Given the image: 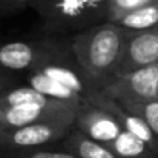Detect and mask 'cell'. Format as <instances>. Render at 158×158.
Masks as SVG:
<instances>
[{
	"label": "cell",
	"instance_id": "cell-1",
	"mask_svg": "<svg viewBox=\"0 0 158 158\" xmlns=\"http://www.w3.org/2000/svg\"><path fill=\"white\" fill-rule=\"evenodd\" d=\"M127 35L129 29L105 22L69 39V46L77 63L100 89L117 77Z\"/></svg>",
	"mask_w": 158,
	"mask_h": 158
},
{
	"label": "cell",
	"instance_id": "cell-14",
	"mask_svg": "<svg viewBox=\"0 0 158 158\" xmlns=\"http://www.w3.org/2000/svg\"><path fill=\"white\" fill-rule=\"evenodd\" d=\"M117 100V98H115ZM124 109L144 120L158 137V98L154 100H117Z\"/></svg>",
	"mask_w": 158,
	"mask_h": 158
},
{
	"label": "cell",
	"instance_id": "cell-4",
	"mask_svg": "<svg viewBox=\"0 0 158 158\" xmlns=\"http://www.w3.org/2000/svg\"><path fill=\"white\" fill-rule=\"evenodd\" d=\"M32 8L49 32H80L107 22V0H39Z\"/></svg>",
	"mask_w": 158,
	"mask_h": 158
},
{
	"label": "cell",
	"instance_id": "cell-17",
	"mask_svg": "<svg viewBox=\"0 0 158 158\" xmlns=\"http://www.w3.org/2000/svg\"><path fill=\"white\" fill-rule=\"evenodd\" d=\"M39 0H0V11H15L25 6H34Z\"/></svg>",
	"mask_w": 158,
	"mask_h": 158
},
{
	"label": "cell",
	"instance_id": "cell-18",
	"mask_svg": "<svg viewBox=\"0 0 158 158\" xmlns=\"http://www.w3.org/2000/svg\"><path fill=\"white\" fill-rule=\"evenodd\" d=\"M0 129H2V112H0Z\"/></svg>",
	"mask_w": 158,
	"mask_h": 158
},
{
	"label": "cell",
	"instance_id": "cell-5",
	"mask_svg": "<svg viewBox=\"0 0 158 158\" xmlns=\"http://www.w3.org/2000/svg\"><path fill=\"white\" fill-rule=\"evenodd\" d=\"M72 129L74 124L61 123H32L19 127H5L0 129V151L46 148L63 141Z\"/></svg>",
	"mask_w": 158,
	"mask_h": 158
},
{
	"label": "cell",
	"instance_id": "cell-3",
	"mask_svg": "<svg viewBox=\"0 0 158 158\" xmlns=\"http://www.w3.org/2000/svg\"><path fill=\"white\" fill-rule=\"evenodd\" d=\"M78 110L77 106L49 98L29 85L0 91L2 129L32 123L74 124Z\"/></svg>",
	"mask_w": 158,
	"mask_h": 158
},
{
	"label": "cell",
	"instance_id": "cell-19",
	"mask_svg": "<svg viewBox=\"0 0 158 158\" xmlns=\"http://www.w3.org/2000/svg\"><path fill=\"white\" fill-rule=\"evenodd\" d=\"M2 89H3V85H2V81H0V91H2Z\"/></svg>",
	"mask_w": 158,
	"mask_h": 158
},
{
	"label": "cell",
	"instance_id": "cell-2",
	"mask_svg": "<svg viewBox=\"0 0 158 158\" xmlns=\"http://www.w3.org/2000/svg\"><path fill=\"white\" fill-rule=\"evenodd\" d=\"M28 83L43 95L78 109L91 105L92 97L102 91L80 68L74 54L68 58L64 52L32 69Z\"/></svg>",
	"mask_w": 158,
	"mask_h": 158
},
{
	"label": "cell",
	"instance_id": "cell-8",
	"mask_svg": "<svg viewBox=\"0 0 158 158\" xmlns=\"http://www.w3.org/2000/svg\"><path fill=\"white\" fill-rule=\"evenodd\" d=\"M158 61V28L148 31H129L124 54L117 72L124 75L135 69Z\"/></svg>",
	"mask_w": 158,
	"mask_h": 158
},
{
	"label": "cell",
	"instance_id": "cell-6",
	"mask_svg": "<svg viewBox=\"0 0 158 158\" xmlns=\"http://www.w3.org/2000/svg\"><path fill=\"white\" fill-rule=\"evenodd\" d=\"M102 91L117 100L158 98V61L115 77Z\"/></svg>",
	"mask_w": 158,
	"mask_h": 158
},
{
	"label": "cell",
	"instance_id": "cell-12",
	"mask_svg": "<svg viewBox=\"0 0 158 158\" xmlns=\"http://www.w3.org/2000/svg\"><path fill=\"white\" fill-rule=\"evenodd\" d=\"M107 146L120 158H158V154H155L143 140L127 131H123L115 141Z\"/></svg>",
	"mask_w": 158,
	"mask_h": 158
},
{
	"label": "cell",
	"instance_id": "cell-15",
	"mask_svg": "<svg viewBox=\"0 0 158 158\" xmlns=\"http://www.w3.org/2000/svg\"><path fill=\"white\" fill-rule=\"evenodd\" d=\"M2 158H78L69 151H55V149H43V148H32V149H19V151H3Z\"/></svg>",
	"mask_w": 158,
	"mask_h": 158
},
{
	"label": "cell",
	"instance_id": "cell-10",
	"mask_svg": "<svg viewBox=\"0 0 158 158\" xmlns=\"http://www.w3.org/2000/svg\"><path fill=\"white\" fill-rule=\"evenodd\" d=\"M91 105L103 107L109 114H112L117 118V121L121 124L123 131H127V132L134 134L135 137L143 140L155 154H158V137L154 134V131L149 127V124L144 120H141L138 115H135V114L129 112L127 109H124L115 98L109 97L103 91H98L92 97Z\"/></svg>",
	"mask_w": 158,
	"mask_h": 158
},
{
	"label": "cell",
	"instance_id": "cell-16",
	"mask_svg": "<svg viewBox=\"0 0 158 158\" xmlns=\"http://www.w3.org/2000/svg\"><path fill=\"white\" fill-rule=\"evenodd\" d=\"M158 0H107V22L117 23L131 11Z\"/></svg>",
	"mask_w": 158,
	"mask_h": 158
},
{
	"label": "cell",
	"instance_id": "cell-7",
	"mask_svg": "<svg viewBox=\"0 0 158 158\" xmlns=\"http://www.w3.org/2000/svg\"><path fill=\"white\" fill-rule=\"evenodd\" d=\"M60 46L51 42H12L0 45V69L32 71L45 61L63 54Z\"/></svg>",
	"mask_w": 158,
	"mask_h": 158
},
{
	"label": "cell",
	"instance_id": "cell-13",
	"mask_svg": "<svg viewBox=\"0 0 158 158\" xmlns=\"http://www.w3.org/2000/svg\"><path fill=\"white\" fill-rule=\"evenodd\" d=\"M117 25L129 31H148L158 28V2L140 6L124 17H121Z\"/></svg>",
	"mask_w": 158,
	"mask_h": 158
},
{
	"label": "cell",
	"instance_id": "cell-11",
	"mask_svg": "<svg viewBox=\"0 0 158 158\" xmlns=\"http://www.w3.org/2000/svg\"><path fill=\"white\" fill-rule=\"evenodd\" d=\"M78 158H120L107 144L95 141L75 127L60 144Z\"/></svg>",
	"mask_w": 158,
	"mask_h": 158
},
{
	"label": "cell",
	"instance_id": "cell-9",
	"mask_svg": "<svg viewBox=\"0 0 158 158\" xmlns=\"http://www.w3.org/2000/svg\"><path fill=\"white\" fill-rule=\"evenodd\" d=\"M74 127L103 144H110L123 132V127L117 118L95 105H88L78 110Z\"/></svg>",
	"mask_w": 158,
	"mask_h": 158
}]
</instances>
